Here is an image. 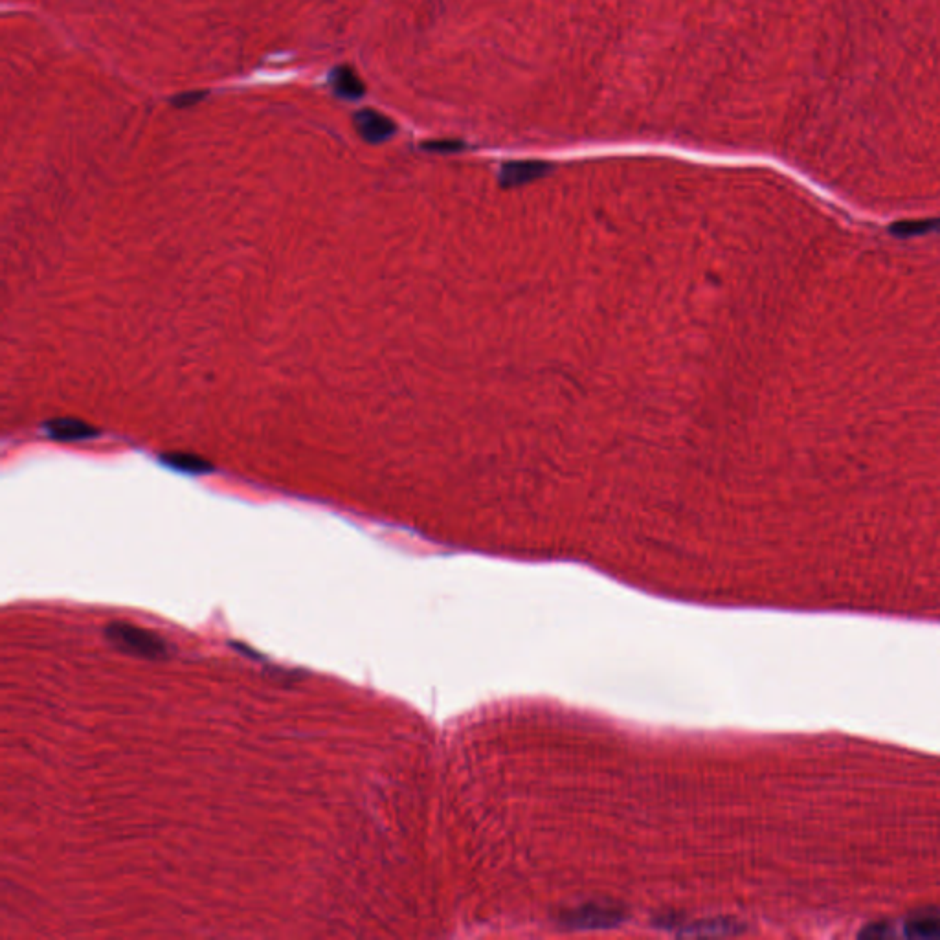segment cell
<instances>
[{"instance_id": "cell-9", "label": "cell", "mask_w": 940, "mask_h": 940, "mask_svg": "<svg viewBox=\"0 0 940 940\" xmlns=\"http://www.w3.org/2000/svg\"><path fill=\"white\" fill-rule=\"evenodd\" d=\"M202 98H204V92H188V94H182L179 98H175V105L177 107H188V105H195Z\"/></svg>"}, {"instance_id": "cell-3", "label": "cell", "mask_w": 940, "mask_h": 940, "mask_svg": "<svg viewBox=\"0 0 940 940\" xmlns=\"http://www.w3.org/2000/svg\"><path fill=\"white\" fill-rule=\"evenodd\" d=\"M46 432L56 441H81L96 436V430L79 419H54L46 425Z\"/></svg>"}, {"instance_id": "cell-1", "label": "cell", "mask_w": 940, "mask_h": 940, "mask_svg": "<svg viewBox=\"0 0 940 940\" xmlns=\"http://www.w3.org/2000/svg\"><path fill=\"white\" fill-rule=\"evenodd\" d=\"M103 634L114 649L124 652L127 656L144 660H162L168 656L169 645L166 639L146 628L116 621L107 625Z\"/></svg>"}, {"instance_id": "cell-6", "label": "cell", "mask_w": 940, "mask_h": 940, "mask_svg": "<svg viewBox=\"0 0 940 940\" xmlns=\"http://www.w3.org/2000/svg\"><path fill=\"white\" fill-rule=\"evenodd\" d=\"M616 920L617 918H614L612 911L599 909V907L579 909V911L571 913L570 917L566 918L570 928H606V926L614 924Z\"/></svg>"}, {"instance_id": "cell-4", "label": "cell", "mask_w": 940, "mask_h": 940, "mask_svg": "<svg viewBox=\"0 0 940 940\" xmlns=\"http://www.w3.org/2000/svg\"><path fill=\"white\" fill-rule=\"evenodd\" d=\"M331 83H333L336 96H340L342 100H360L366 92L362 79L357 76V72L351 67L335 68L333 76H331Z\"/></svg>"}, {"instance_id": "cell-2", "label": "cell", "mask_w": 940, "mask_h": 940, "mask_svg": "<svg viewBox=\"0 0 940 940\" xmlns=\"http://www.w3.org/2000/svg\"><path fill=\"white\" fill-rule=\"evenodd\" d=\"M355 127L359 135L370 144H382L395 135V124L381 112L364 109L355 114Z\"/></svg>"}, {"instance_id": "cell-5", "label": "cell", "mask_w": 940, "mask_h": 940, "mask_svg": "<svg viewBox=\"0 0 940 940\" xmlns=\"http://www.w3.org/2000/svg\"><path fill=\"white\" fill-rule=\"evenodd\" d=\"M904 935L909 939H940V915L924 913L909 918L904 924Z\"/></svg>"}, {"instance_id": "cell-8", "label": "cell", "mask_w": 940, "mask_h": 940, "mask_svg": "<svg viewBox=\"0 0 940 940\" xmlns=\"http://www.w3.org/2000/svg\"><path fill=\"white\" fill-rule=\"evenodd\" d=\"M546 169L548 166L540 162H516V164L505 166L502 179L505 184H520L526 180L537 179Z\"/></svg>"}, {"instance_id": "cell-7", "label": "cell", "mask_w": 940, "mask_h": 940, "mask_svg": "<svg viewBox=\"0 0 940 940\" xmlns=\"http://www.w3.org/2000/svg\"><path fill=\"white\" fill-rule=\"evenodd\" d=\"M160 459H162L164 465H168L171 469L180 470V472H186V474H204V472L212 470V465L206 459L193 456V454L173 452V454H164Z\"/></svg>"}, {"instance_id": "cell-10", "label": "cell", "mask_w": 940, "mask_h": 940, "mask_svg": "<svg viewBox=\"0 0 940 940\" xmlns=\"http://www.w3.org/2000/svg\"><path fill=\"white\" fill-rule=\"evenodd\" d=\"M461 144L459 142H450V140H445V142H432V144H426V149H432V151H456L459 149Z\"/></svg>"}]
</instances>
